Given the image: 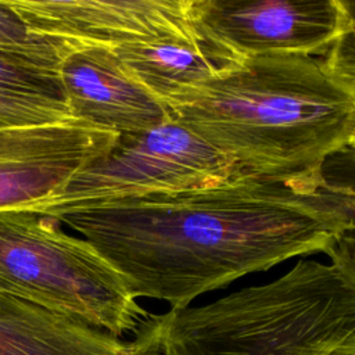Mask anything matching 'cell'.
<instances>
[{
	"instance_id": "obj_1",
	"label": "cell",
	"mask_w": 355,
	"mask_h": 355,
	"mask_svg": "<svg viewBox=\"0 0 355 355\" xmlns=\"http://www.w3.org/2000/svg\"><path fill=\"white\" fill-rule=\"evenodd\" d=\"M57 220L80 233L135 298L171 308L286 259L327 254L348 227L341 186L300 194L244 175L90 205Z\"/></svg>"
},
{
	"instance_id": "obj_2",
	"label": "cell",
	"mask_w": 355,
	"mask_h": 355,
	"mask_svg": "<svg viewBox=\"0 0 355 355\" xmlns=\"http://www.w3.org/2000/svg\"><path fill=\"white\" fill-rule=\"evenodd\" d=\"M166 108L240 175L315 194L327 186V157L347 147L355 92L334 80L322 60L266 54L244 58Z\"/></svg>"
},
{
	"instance_id": "obj_3",
	"label": "cell",
	"mask_w": 355,
	"mask_h": 355,
	"mask_svg": "<svg viewBox=\"0 0 355 355\" xmlns=\"http://www.w3.org/2000/svg\"><path fill=\"white\" fill-rule=\"evenodd\" d=\"M133 334L158 355H330L355 334V286L333 263L300 259L266 284L148 313Z\"/></svg>"
},
{
	"instance_id": "obj_4",
	"label": "cell",
	"mask_w": 355,
	"mask_h": 355,
	"mask_svg": "<svg viewBox=\"0 0 355 355\" xmlns=\"http://www.w3.org/2000/svg\"><path fill=\"white\" fill-rule=\"evenodd\" d=\"M0 293L118 338L135 333L148 316L86 239L31 211L0 212Z\"/></svg>"
},
{
	"instance_id": "obj_5",
	"label": "cell",
	"mask_w": 355,
	"mask_h": 355,
	"mask_svg": "<svg viewBox=\"0 0 355 355\" xmlns=\"http://www.w3.org/2000/svg\"><path fill=\"white\" fill-rule=\"evenodd\" d=\"M236 175L230 158L171 118L146 132L122 135L107 155L31 212L57 219L90 205L205 187Z\"/></svg>"
},
{
	"instance_id": "obj_6",
	"label": "cell",
	"mask_w": 355,
	"mask_h": 355,
	"mask_svg": "<svg viewBox=\"0 0 355 355\" xmlns=\"http://www.w3.org/2000/svg\"><path fill=\"white\" fill-rule=\"evenodd\" d=\"M119 137L76 119L0 128V212L35 211L107 155Z\"/></svg>"
},
{
	"instance_id": "obj_7",
	"label": "cell",
	"mask_w": 355,
	"mask_h": 355,
	"mask_svg": "<svg viewBox=\"0 0 355 355\" xmlns=\"http://www.w3.org/2000/svg\"><path fill=\"white\" fill-rule=\"evenodd\" d=\"M193 12L241 58L324 55L345 26L340 0H193Z\"/></svg>"
},
{
	"instance_id": "obj_8",
	"label": "cell",
	"mask_w": 355,
	"mask_h": 355,
	"mask_svg": "<svg viewBox=\"0 0 355 355\" xmlns=\"http://www.w3.org/2000/svg\"><path fill=\"white\" fill-rule=\"evenodd\" d=\"M35 32L89 46L122 47L190 33L193 0H7Z\"/></svg>"
},
{
	"instance_id": "obj_9",
	"label": "cell",
	"mask_w": 355,
	"mask_h": 355,
	"mask_svg": "<svg viewBox=\"0 0 355 355\" xmlns=\"http://www.w3.org/2000/svg\"><path fill=\"white\" fill-rule=\"evenodd\" d=\"M58 73L76 121L122 136L171 119L166 107L133 78L111 47H78L62 60Z\"/></svg>"
},
{
	"instance_id": "obj_10",
	"label": "cell",
	"mask_w": 355,
	"mask_h": 355,
	"mask_svg": "<svg viewBox=\"0 0 355 355\" xmlns=\"http://www.w3.org/2000/svg\"><path fill=\"white\" fill-rule=\"evenodd\" d=\"M114 50L133 78L165 107L184 92L236 68L244 60L200 24L190 33Z\"/></svg>"
},
{
	"instance_id": "obj_11",
	"label": "cell",
	"mask_w": 355,
	"mask_h": 355,
	"mask_svg": "<svg viewBox=\"0 0 355 355\" xmlns=\"http://www.w3.org/2000/svg\"><path fill=\"white\" fill-rule=\"evenodd\" d=\"M125 341L0 293V355H119Z\"/></svg>"
},
{
	"instance_id": "obj_12",
	"label": "cell",
	"mask_w": 355,
	"mask_h": 355,
	"mask_svg": "<svg viewBox=\"0 0 355 355\" xmlns=\"http://www.w3.org/2000/svg\"><path fill=\"white\" fill-rule=\"evenodd\" d=\"M82 46L86 44L32 31L7 0L0 1V51L21 55L40 67L58 71L62 60Z\"/></svg>"
},
{
	"instance_id": "obj_13",
	"label": "cell",
	"mask_w": 355,
	"mask_h": 355,
	"mask_svg": "<svg viewBox=\"0 0 355 355\" xmlns=\"http://www.w3.org/2000/svg\"><path fill=\"white\" fill-rule=\"evenodd\" d=\"M0 93L49 100L67 105L62 82L57 69L40 67L21 55L4 51H0Z\"/></svg>"
},
{
	"instance_id": "obj_14",
	"label": "cell",
	"mask_w": 355,
	"mask_h": 355,
	"mask_svg": "<svg viewBox=\"0 0 355 355\" xmlns=\"http://www.w3.org/2000/svg\"><path fill=\"white\" fill-rule=\"evenodd\" d=\"M73 119L65 104L0 93V128L42 125Z\"/></svg>"
},
{
	"instance_id": "obj_15",
	"label": "cell",
	"mask_w": 355,
	"mask_h": 355,
	"mask_svg": "<svg viewBox=\"0 0 355 355\" xmlns=\"http://www.w3.org/2000/svg\"><path fill=\"white\" fill-rule=\"evenodd\" d=\"M345 26L322 62L329 75L343 86L355 92V1L340 0Z\"/></svg>"
},
{
	"instance_id": "obj_16",
	"label": "cell",
	"mask_w": 355,
	"mask_h": 355,
	"mask_svg": "<svg viewBox=\"0 0 355 355\" xmlns=\"http://www.w3.org/2000/svg\"><path fill=\"white\" fill-rule=\"evenodd\" d=\"M327 255L331 263L355 286V230L347 227L338 236Z\"/></svg>"
},
{
	"instance_id": "obj_17",
	"label": "cell",
	"mask_w": 355,
	"mask_h": 355,
	"mask_svg": "<svg viewBox=\"0 0 355 355\" xmlns=\"http://www.w3.org/2000/svg\"><path fill=\"white\" fill-rule=\"evenodd\" d=\"M341 193L345 204V212L348 216V229L355 230V190L341 186Z\"/></svg>"
},
{
	"instance_id": "obj_18",
	"label": "cell",
	"mask_w": 355,
	"mask_h": 355,
	"mask_svg": "<svg viewBox=\"0 0 355 355\" xmlns=\"http://www.w3.org/2000/svg\"><path fill=\"white\" fill-rule=\"evenodd\" d=\"M330 355H355V334H352Z\"/></svg>"
},
{
	"instance_id": "obj_19",
	"label": "cell",
	"mask_w": 355,
	"mask_h": 355,
	"mask_svg": "<svg viewBox=\"0 0 355 355\" xmlns=\"http://www.w3.org/2000/svg\"><path fill=\"white\" fill-rule=\"evenodd\" d=\"M128 345L129 348L136 354V355H158L157 352L148 349V348H144V347H140L137 344H135L133 341H128Z\"/></svg>"
},
{
	"instance_id": "obj_20",
	"label": "cell",
	"mask_w": 355,
	"mask_h": 355,
	"mask_svg": "<svg viewBox=\"0 0 355 355\" xmlns=\"http://www.w3.org/2000/svg\"><path fill=\"white\" fill-rule=\"evenodd\" d=\"M347 147H349L355 155V122H354V126H352V130H351V135H349V139H348V143H347Z\"/></svg>"
},
{
	"instance_id": "obj_21",
	"label": "cell",
	"mask_w": 355,
	"mask_h": 355,
	"mask_svg": "<svg viewBox=\"0 0 355 355\" xmlns=\"http://www.w3.org/2000/svg\"><path fill=\"white\" fill-rule=\"evenodd\" d=\"M119 355H136V354L129 348L128 341H125V347H123V349L121 351V354H119Z\"/></svg>"
}]
</instances>
